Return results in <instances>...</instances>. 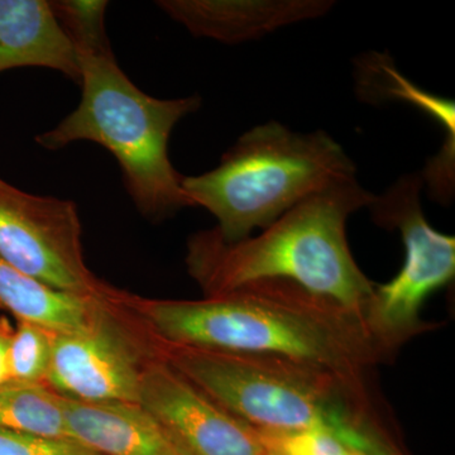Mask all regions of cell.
<instances>
[{
	"instance_id": "cell-1",
	"label": "cell",
	"mask_w": 455,
	"mask_h": 455,
	"mask_svg": "<svg viewBox=\"0 0 455 455\" xmlns=\"http://www.w3.org/2000/svg\"><path fill=\"white\" fill-rule=\"evenodd\" d=\"M121 300L163 343L278 355L353 377H368L371 368L387 361L361 317L283 281L245 284L196 301L123 291Z\"/></svg>"
},
{
	"instance_id": "cell-2",
	"label": "cell",
	"mask_w": 455,
	"mask_h": 455,
	"mask_svg": "<svg viewBox=\"0 0 455 455\" xmlns=\"http://www.w3.org/2000/svg\"><path fill=\"white\" fill-rule=\"evenodd\" d=\"M158 343L173 370L253 429L324 430L367 455H403L368 377L278 355Z\"/></svg>"
},
{
	"instance_id": "cell-3",
	"label": "cell",
	"mask_w": 455,
	"mask_h": 455,
	"mask_svg": "<svg viewBox=\"0 0 455 455\" xmlns=\"http://www.w3.org/2000/svg\"><path fill=\"white\" fill-rule=\"evenodd\" d=\"M357 179L307 197L259 236L229 243L218 230L188 241V274L205 296L263 281H283L337 302L362 319L374 286L350 252L347 221L372 204ZM363 320V319H362Z\"/></svg>"
},
{
	"instance_id": "cell-4",
	"label": "cell",
	"mask_w": 455,
	"mask_h": 455,
	"mask_svg": "<svg viewBox=\"0 0 455 455\" xmlns=\"http://www.w3.org/2000/svg\"><path fill=\"white\" fill-rule=\"evenodd\" d=\"M80 64L82 101L55 130L37 137L44 148L60 149L92 140L106 147L121 164L125 187L137 208L164 220L191 208L182 178L169 157L171 132L196 112L199 97L157 99L137 88L116 64L106 31L71 37Z\"/></svg>"
},
{
	"instance_id": "cell-5",
	"label": "cell",
	"mask_w": 455,
	"mask_h": 455,
	"mask_svg": "<svg viewBox=\"0 0 455 455\" xmlns=\"http://www.w3.org/2000/svg\"><path fill=\"white\" fill-rule=\"evenodd\" d=\"M355 164L324 131L296 133L281 123L257 125L224 155L217 169L182 178L193 206L211 212L229 243L265 229L326 188L355 178Z\"/></svg>"
},
{
	"instance_id": "cell-6",
	"label": "cell",
	"mask_w": 455,
	"mask_h": 455,
	"mask_svg": "<svg viewBox=\"0 0 455 455\" xmlns=\"http://www.w3.org/2000/svg\"><path fill=\"white\" fill-rule=\"evenodd\" d=\"M423 179L403 176L368 208L379 226L400 230L405 260L390 283L374 286L363 311L364 325L377 348L390 361L412 338L431 331L420 317L431 293L454 280L455 239L430 226L421 209Z\"/></svg>"
},
{
	"instance_id": "cell-7",
	"label": "cell",
	"mask_w": 455,
	"mask_h": 455,
	"mask_svg": "<svg viewBox=\"0 0 455 455\" xmlns=\"http://www.w3.org/2000/svg\"><path fill=\"white\" fill-rule=\"evenodd\" d=\"M116 300L94 324L53 335L47 386L66 398L89 403H139L147 367L160 357L154 335Z\"/></svg>"
},
{
	"instance_id": "cell-8",
	"label": "cell",
	"mask_w": 455,
	"mask_h": 455,
	"mask_svg": "<svg viewBox=\"0 0 455 455\" xmlns=\"http://www.w3.org/2000/svg\"><path fill=\"white\" fill-rule=\"evenodd\" d=\"M0 257L59 291L99 298L116 291L86 265L82 224L73 202L33 196L2 179Z\"/></svg>"
},
{
	"instance_id": "cell-9",
	"label": "cell",
	"mask_w": 455,
	"mask_h": 455,
	"mask_svg": "<svg viewBox=\"0 0 455 455\" xmlns=\"http://www.w3.org/2000/svg\"><path fill=\"white\" fill-rule=\"evenodd\" d=\"M139 403L190 455H268L259 431L226 411L163 357L147 367Z\"/></svg>"
},
{
	"instance_id": "cell-10",
	"label": "cell",
	"mask_w": 455,
	"mask_h": 455,
	"mask_svg": "<svg viewBox=\"0 0 455 455\" xmlns=\"http://www.w3.org/2000/svg\"><path fill=\"white\" fill-rule=\"evenodd\" d=\"M158 5L196 37L224 44L259 40L283 27L323 17L329 0H164Z\"/></svg>"
},
{
	"instance_id": "cell-11",
	"label": "cell",
	"mask_w": 455,
	"mask_h": 455,
	"mask_svg": "<svg viewBox=\"0 0 455 455\" xmlns=\"http://www.w3.org/2000/svg\"><path fill=\"white\" fill-rule=\"evenodd\" d=\"M68 436L100 455H190L140 403L62 396Z\"/></svg>"
},
{
	"instance_id": "cell-12",
	"label": "cell",
	"mask_w": 455,
	"mask_h": 455,
	"mask_svg": "<svg viewBox=\"0 0 455 455\" xmlns=\"http://www.w3.org/2000/svg\"><path fill=\"white\" fill-rule=\"evenodd\" d=\"M16 68H52L80 84L76 49L52 3L0 0V73Z\"/></svg>"
},
{
	"instance_id": "cell-13",
	"label": "cell",
	"mask_w": 455,
	"mask_h": 455,
	"mask_svg": "<svg viewBox=\"0 0 455 455\" xmlns=\"http://www.w3.org/2000/svg\"><path fill=\"white\" fill-rule=\"evenodd\" d=\"M116 293L118 290L99 298L59 291L26 276L0 257V307L17 320L55 334L89 328L116 301Z\"/></svg>"
},
{
	"instance_id": "cell-14",
	"label": "cell",
	"mask_w": 455,
	"mask_h": 455,
	"mask_svg": "<svg viewBox=\"0 0 455 455\" xmlns=\"http://www.w3.org/2000/svg\"><path fill=\"white\" fill-rule=\"evenodd\" d=\"M357 86L361 98L371 103L401 100L412 104L442 125L447 133L444 147L431 164L440 171H454L455 108L451 99L430 94L400 74L390 57L371 53L357 64Z\"/></svg>"
},
{
	"instance_id": "cell-15",
	"label": "cell",
	"mask_w": 455,
	"mask_h": 455,
	"mask_svg": "<svg viewBox=\"0 0 455 455\" xmlns=\"http://www.w3.org/2000/svg\"><path fill=\"white\" fill-rule=\"evenodd\" d=\"M0 427L44 438L70 439L62 396L46 383L11 382L0 387Z\"/></svg>"
},
{
	"instance_id": "cell-16",
	"label": "cell",
	"mask_w": 455,
	"mask_h": 455,
	"mask_svg": "<svg viewBox=\"0 0 455 455\" xmlns=\"http://www.w3.org/2000/svg\"><path fill=\"white\" fill-rule=\"evenodd\" d=\"M52 331L33 323L17 320L9 348L12 382L44 383L53 344Z\"/></svg>"
},
{
	"instance_id": "cell-17",
	"label": "cell",
	"mask_w": 455,
	"mask_h": 455,
	"mask_svg": "<svg viewBox=\"0 0 455 455\" xmlns=\"http://www.w3.org/2000/svg\"><path fill=\"white\" fill-rule=\"evenodd\" d=\"M259 435L268 455H357L362 453L341 440L339 436L324 430L289 431V433L259 431Z\"/></svg>"
},
{
	"instance_id": "cell-18",
	"label": "cell",
	"mask_w": 455,
	"mask_h": 455,
	"mask_svg": "<svg viewBox=\"0 0 455 455\" xmlns=\"http://www.w3.org/2000/svg\"><path fill=\"white\" fill-rule=\"evenodd\" d=\"M0 455H100L73 439L44 438L0 427Z\"/></svg>"
},
{
	"instance_id": "cell-19",
	"label": "cell",
	"mask_w": 455,
	"mask_h": 455,
	"mask_svg": "<svg viewBox=\"0 0 455 455\" xmlns=\"http://www.w3.org/2000/svg\"><path fill=\"white\" fill-rule=\"evenodd\" d=\"M14 328L7 319L0 317V387L12 382L9 371V348Z\"/></svg>"
},
{
	"instance_id": "cell-20",
	"label": "cell",
	"mask_w": 455,
	"mask_h": 455,
	"mask_svg": "<svg viewBox=\"0 0 455 455\" xmlns=\"http://www.w3.org/2000/svg\"><path fill=\"white\" fill-rule=\"evenodd\" d=\"M357 455H367V454H364V453H358Z\"/></svg>"
}]
</instances>
